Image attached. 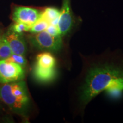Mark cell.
I'll use <instances>...</instances> for the list:
<instances>
[{"label": "cell", "mask_w": 123, "mask_h": 123, "mask_svg": "<svg viewBox=\"0 0 123 123\" xmlns=\"http://www.w3.org/2000/svg\"><path fill=\"white\" fill-rule=\"evenodd\" d=\"M119 78H123V58L121 56L110 55L87 62L79 89L81 107H85L112 81Z\"/></svg>", "instance_id": "1"}, {"label": "cell", "mask_w": 123, "mask_h": 123, "mask_svg": "<svg viewBox=\"0 0 123 123\" xmlns=\"http://www.w3.org/2000/svg\"><path fill=\"white\" fill-rule=\"evenodd\" d=\"M0 98L12 111L20 113L26 111L30 103L24 81L4 83L0 88Z\"/></svg>", "instance_id": "2"}, {"label": "cell", "mask_w": 123, "mask_h": 123, "mask_svg": "<svg viewBox=\"0 0 123 123\" xmlns=\"http://www.w3.org/2000/svg\"><path fill=\"white\" fill-rule=\"evenodd\" d=\"M30 41L34 47L42 50L58 51L63 46L61 35H51L46 30L31 36Z\"/></svg>", "instance_id": "3"}, {"label": "cell", "mask_w": 123, "mask_h": 123, "mask_svg": "<svg viewBox=\"0 0 123 123\" xmlns=\"http://www.w3.org/2000/svg\"><path fill=\"white\" fill-rule=\"evenodd\" d=\"M24 77V70L17 63L0 60V78L3 84L17 81Z\"/></svg>", "instance_id": "4"}, {"label": "cell", "mask_w": 123, "mask_h": 123, "mask_svg": "<svg viewBox=\"0 0 123 123\" xmlns=\"http://www.w3.org/2000/svg\"><path fill=\"white\" fill-rule=\"evenodd\" d=\"M42 12L38 9L26 6L15 7L12 18L14 22H22L31 27L41 18Z\"/></svg>", "instance_id": "5"}, {"label": "cell", "mask_w": 123, "mask_h": 123, "mask_svg": "<svg viewBox=\"0 0 123 123\" xmlns=\"http://www.w3.org/2000/svg\"><path fill=\"white\" fill-rule=\"evenodd\" d=\"M73 17L70 7V0H63L58 27L62 37L68 33L73 26Z\"/></svg>", "instance_id": "6"}, {"label": "cell", "mask_w": 123, "mask_h": 123, "mask_svg": "<svg viewBox=\"0 0 123 123\" xmlns=\"http://www.w3.org/2000/svg\"><path fill=\"white\" fill-rule=\"evenodd\" d=\"M22 34L15 33L11 29L4 34L12 52L15 54L24 55L26 53V43Z\"/></svg>", "instance_id": "7"}, {"label": "cell", "mask_w": 123, "mask_h": 123, "mask_svg": "<svg viewBox=\"0 0 123 123\" xmlns=\"http://www.w3.org/2000/svg\"><path fill=\"white\" fill-rule=\"evenodd\" d=\"M34 77L41 83H49L55 79L56 71L55 68L42 67L35 64L33 70Z\"/></svg>", "instance_id": "8"}, {"label": "cell", "mask_w": 123, "mask_h": 123, "mask_svg": "<svg viewBox=\"0 0 123 123\" xmlns=\"http://www.w3.org/2000/svg\"><path fill=\"white\" fill-rule=\"evenodd\" d=\"M105 90L110 98L119 99L123 95V78H119L112 81Z\"/></svg>", "instance_id": "9"}, {"label": "cell", "mask_w": 123, "mask_h": 123, "mask_svg": "<svg viewBox=\"0 0 123 123\" xmlns=\"http://www.w3.org/2000/svg\"><path fill=\"white\" fill-rule=\"evenodd\" d=\"M35 64L49 68H55L56 59L50 53L45 52L39 54L36 57Z\"/></svg>", "instance_id": "10"}, {"label": "cell", "mask_w": 123, "mask_h": 123, "mask_svg": "<svg viewBox=\"0 0 123 123\" xmlns=\"http://www.w3.org/2000/svg\"><path fill=\"white\" fill-rule=\"evenodd\" d=\"M61 11L55 7H47L42 12L41 17L43 18L50 24L58 26Z\"/></svg>", "instance_id": "11"}, {"label": "cell", "mask_w": 123, "mask_h": 123, "mask_svg": "<svg viewBox=\"0 0 123 123\" xmlns=\"http://www.w3.org/2000/svg\"><path fill=\"white\" fill-rule=\"evenodd\" d=\"M12 54L13 52L5 35L0 36V60L6 59Z\"/></svg>", "instance_id": "12"}, {"label": "cell", "mask_w": 123, "mask_h": 123, "mask_svg": "<svg viewBox=\"0 0 123 123\" xmlns=\"http://www.w3.org/2000/svg\"><path fill=\"white\" fill-rule=\"evenodd\" d=\"M50 24L46 20L41 17V18L31 27L29 31L33 33H38L46 30Z\"/></svg>", "instance_id": "13"}, {"label": "cell", "mask_w": 123, "mask_h": 123, "mask_svg": "<svg viewBox=\"0 0 123 123\" xmlns=\"http://www.w3.org/2000/svg\"><path fill=\"white\" fill-rule=\"evenodd\" d=\"M5 61L17 63L23 67H25L27 63L26 60L25 58L24 55L15 54L13 53L10 57L5 59Z\"/></svg>", "instance_id": "14"}, {"label": "cell", "mask_w": 123, "mask_h": 123, "mask_svg": "<svg viewBox=\"0 0 123 123\" xmlns=\"http://www.w3.org/2000/svg\"><path fill=\"white\" fill-rule=\"evenodd\" d=\"M30 28V26L22 22H15L10 29L15 33L22 34L24 32L29 31Z\"/></svg>", "instance_id": "15"}, {"label": "cell", "mask_w": 123, "mask_h": 123, "mask_svg": "<svg viewBox=\"0 0 123 123\" xmlns=\"http://www.w3.org/2000/svg\"><path fill=\"white\" fill-rule=\"evenodd\" d=\"M46 31L51 35H54V36H57V35H59V30L58 29V27L57 25H55L50 24L47 28L46 29Z\"/></svg>", "instance_id": "16"}, {"label": "cell", "mask_w": 123, "mask_h": 123, "mask_svg": "<svg viewBox=\"0 0 123 123\" xmlns=\"http://www.w3.org/2000/svg\"><path fill=\"white\" fill-rule=\"evenodd\" d=\"M0 83H1V78H0Z\"/></svg>", "instance_id": "17"}, {"label": "cell", "mask_w": 123, "mask_h": 123, "mask_svg": "<svg viewBox=\"0 0 123 123\" xmlns=\"http://www.w3.org/2000/svg\"><path fill=\"white\" fill-rule=\"evenodd\" d=\"M0 36H1V35H0Z\"/></svg>", "instance_id": "18"}]
</instances>
